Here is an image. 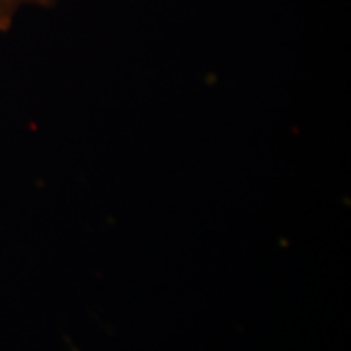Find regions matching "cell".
<instances>
[{"instance_id": "cell-1", "label": "cell", "mask_w": 351, "mask_h": 351, "mask_svg": "<svg viewBox=\"0 0 351 351\" xmlns=\"http://www.w3.org/2000/svg\"><path fill=\"white\" fill-rule=\"evenodd\" d=\"M53 0H0V32L12 25L14 18L27 6H49Z\"/></svg>"}]
</instances>
